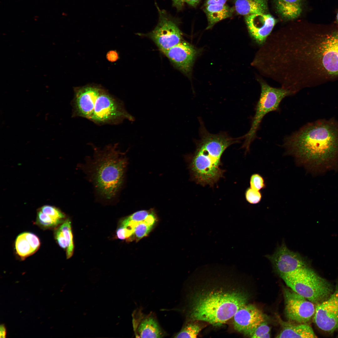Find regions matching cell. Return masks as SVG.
<instances>
[{
	"label": "cell",
	"instance_id": "1",
	"mask_svg": "<svg viewBox=\"0 0 338 338\" xmlns=\"http://www.w3.org/2000/svg\"><path fill=\"white\" fill-rule=\"evenodd\" d=\"M282 68L297 90L338 78V30L283 40Z\"/></svg>",
	"mask_w": 338,
	"mask_h": 338
},
{
	"label": "cell",
	"instance_id": "2",
	"mask_svg": "<svg viewBox=\"0 0 338 338\" xmlns=\"http://www.w3.org/2000/svg\"><path fill=\"white\" fill-rule=\"evenodd\" d=\"M286 153L310 170L329 168L338 158V123L333 120L308 124L286 137Z\"/></svg>",
	"mask_w": 338,
	"mask_h": 338
},
{
	"label": "cell",
	"instance_id": "3",
	"mask_svg": "<svg viewBox=\"0 0 338 338\" xmlns=\"http://www.w3.org/2000/svg\"><path fill=\"white\" fill-rule=\"evenodd\" d=\"M199 139L195 141V151L190 167L193 179L203 186H213L223 177L224 171L220 167L221 156L230 146L243 139L233 138L224 132L213 134L199 120Z\"/></svg>",
	"mask_w": 338,
	"mask_h": 338
},
{
	"label": "cell",
	"instance_id": "4",
	"mask_svg": "<svg viewBox=\"0 0 338 338\" xmlns=\"http://www.w3.org/2000/svg\"><path fill=\"white\" fill-rule=\"evenodd\" d=\"M223 288H214L195 295L191 303L190 318L221 325L247 304V298L244 294Z\"/></svg>",
	"mask_w": 338,
	"mask_h": 338
},
{
	"label": "cell",
	"instance_id": "5",
	"mask_svg": "<svg viewBox=\"0 0 338 338\" xmlns=\"http://www.w3.org/2000/svg\"><path fill=\"white\" fill-rule=\"evenodd\" d=\"M94 148V159L91 168L93 180L100 194L111 199L122 184L126 160L118 149L117 144L108 145L102 150Z\"/></svg>",
	"mask_w": 338,
	"mask_h": 338
},
{
	"label": "cell",
	"instance_id": "6",
	"mask_svg": "<svg viewBox=\"0 0 338 338\" xmlns=\"http://www.w3.org/2000/svg\"><path fill=\"white\" fill-rule=\"evenodd\" d=\"M281 278L290 289L313 303L322 302L333 291L330 284L307 264Z\"/></svg>",
	"mask_w": 338,
	"mask_h": 338
},
{
	"label": "cell",
	"instance_id": "7",
	"mask_svg": "<svg viewBox=\"0 0 338 338\" xmlns=\"http://www.w3.org/2000/svg\"><path fill=\"white\" fill-rule=\"evenodd\" d=\"M258 81L261 86L260 96L250 129L243 136L244 141L242 147L245 150L246 152L249 151L250 145L256 138L257 132L264 116L270 112L278 110L282 100L293 95L286 89L274 88L263 80L259 79Z\"/></svg>",
	"mask_w": 338,
	"mask_h": 338
},
{
	"label": "cell",
	"instance_id": "8",
	"mask_svg": "<svg viewBox=\"0 0 338 338\" xmlns=\"http://www.w3.org/2000/svg\"><path fill=\"white\" fill-rule=\"evenodd\" d=\"M125 120H135L126 110L123 102L101 89L95 101L89 120L99 125H117Z\"/></svg>",
	"mask_w": 338,
	"mask_h": 338
},
{
	"label": "cell",
	"instance_id": "9",
	"mask_svg": "<svg viewBox=\"0 0 338 338\" xmlns=\"http://www.w3.org/2000/svg\"><path fill=\"white\" fill-rule=\"evenodd\" d=\"M158 10V23L147 35L163 53L182 41V34L175 22L165 12Z\"/></svg>",
	"mask_w": 338,
	"mask_h": 338
},
{
	"label": "cell",
	"instance_id": "10",
	"mask_svg": "<svg viewBox=\"0 0 338 338\" xmlns=\"http://www.w3.org/2000/svg\"><path fill=\"white\" fill-rule=\"evenodd\" d=\"M284 295L285 313L289 320L298 323H306L314 316L315 306L313 303L291 289H284Z\"/></svg>",
	"mask_w": 338,
	"mask_h": 338
},
{
	"label": "cell",
	"instance_id": "11",
	"mask_svg": "<svg viewBox=\"0 0 338 338\" xmlns=\"http://www.w3.org/2000/svg\"><path fill=\"white\" fill-rule=\"evenodd\" d=\"M314 320L323 330L333 332L338 329V284L327 298L317 304Z\"/></svg>",
	"mask_w": 338,
	"mask_h": 338
},
{
	"label": "cell",
	"instance_id": "12",
	"mask_svg": "<svg viewBox=\"0 0 338 338\" xmlns=\"http://www.w3.org/2000/svg\"><path fill=\"white\" fill-rule=\"evenodd\" d=\"M101 89L98 87L90 85L75 88L72 101L73 116L89 120Z\"/></svg>",
	"mask_w": 338,
	"mask_h": 338
},
{
	"label": "cell",
	"instance_id": "13",
	"mask_svg": "<svg viewBox=\"0 0 338 338\" xmlns=\"http://www.w3.org/2000/svg\"><path fill=\"white\" fill-rule=\"evenodd\" d=\"M233 317L235 330L248 336L255 328L265 321L263 312L252 304L244 305L238 310Z\"/></svg>",
	"mask_w": 338,
	"mask_h": 338
},
{
	"label": "cell",
	"instance_id": "14",
	"mask_svg": "<svg viewBox=\"0 0 338 338\" xmlns=\"http://www.w3.org/2000/svg\"><path fill=\"white\" fill-rule=\"evenodd\" d=\"M163 53L176 68L185 74H190L197 53L192 45L182 40Z\"/></svg>",
	"mask_w": 338,
	"mask_h": 338
},
{
	"label": "cell",
	"instance_id": "15",
	"mask_svg": "<svg viewBox=\"0 0 338 338\" xmlns=\"http://www.w3.org/2000/svg\"><path fill=\"white\" fill-rule=\"evenodd\" d=\"M245 21L250 35L260 44L265 43L276 23L272 15L266 13L245 16Z\"/></svg>",
	"mask_w": 338,
	"mask_h": 338
},
{
	"label": "cell",
	"instance_id": "16",
	"mask_svg": "<svg viewBox=\"0 0 338 338\" xmlns=\"http://www.w3.org/2000/svg\"><path fill=\"white\" fill-rule=\"evenodd\" d=\"M228 0H205L203 10L208 21L207 29L218 22L232 16L234 9L227 4Z\"/></svg>",
	"mask_w": 338,
	"mask_h": 338
},
{
	"label": "cell",
	"instance_id": "17",
	"mask_svg": "<svg viewBox=\"0 0 338 338\" xmlns=\"http://www.w3.org/2000/svg\"><path fill=\"white\" fill-rule=\"evenodd\" d=\"M65 218L58 208L45 205L38 210L35 223L44 229H55L65 221Z\"/></svg>",
	"mask_w": 338,
	"mask_h": 338
},
{
	"label": "cell",
	"instance_id": "18",
	"mask_svg": "<svg viewBox=\"0 0 338 338\" xmlns=\"http://www.w3.org/2000/svg\"><path fill=\"white\" fill-rule=\"evenodd\" d=\"M40 244V240L36 235L30 232H24L16 238L15 249L17 254L23 260L35 253Z\"/></svg>",
	"mask_w": 338,
	"mask_h": 338
},
{
	"label": "cell",
	"instance_id": "19",
	"mask_svg": "<svg viewBox=\"0 0 338 338\" xmlns=\"http://www.w3.org/2000/svg\"><path fill=\"white\" fill-rule=\"evenodd\" d=\"M54 238L60 247L65 250L67 259L73 255L74 244L71 223L67 219L55 229Z\"/></svg>",
	"mask_w": 338,
	"mask_h": 338
},
{
	"label": "cell",
	"instance_id": "20",
	"mask_svg": "<svg viewBox=\"0 0 338 338\" xmlns=\"http://www.w3.org/2000/svg\"><path fill=\"white\" fill-rule=\"evenodd\" d=\"M283 328L276 338L317 337L312 328L306 323H282Z\"/></svg>",
	"mask_w": 338,
	"mask_h": 338
},
{
	"label": "cell",
	"instance_id": "21",
	"mask_svg": "<svg viewBox=\"0 0 338 338\" xmlns=\"http://www.w3.org/2000/svg\"><path fill=\"white\" fill-rule=\"evenodd\" d=\"M234 9L241 15L266 13L268 10L267 0H235Z\"/></svg>",
	"mask_w": 338,
	"mask_h": 338
},
{
	"label": "cell",
	"instance_id": "22",
	"mask_svg": "<svg viewBox=\"0 0 338 338\" xmlns=\"http://www.w3.org/2000/svg\"><path fill=\"white\" fill-rule=\"evenodd\" d=\"M274 0L277 12L285 19H295L302 12V0Z\"/></svg>",
	"mask_w": 338,
	"mask_h": 338
},
{
	"label": "cell",
	"instance_id": "23",
	"mask_svg": "<svg viewBox=\"0 0 338 338\" xmlns=\"http://www.w3.org/2000/svg\"><path fill=\"white\" fill-rule=\"evenodd\" d=\"M139 337L141 338H161L163 333L155 319L147 316L143 319L137 327Z\"/></svg>",
	"mask_w": 338,
	"mask_h": 338
},
{
	"label": "cell",
	"instance_id": "24",
	"mask_svg": "<svg viewBox=\"0 0 338 338\" xmlns=\"http://www.w3.org/2000/svg\"><path fill=\"white\" fill-rule=\"evenodd\" d=\"M200 326L198 325L189 324L184 327L182 330L174 335L175 338H196L201 330Z\"/></svg>",
	"mask_w": 338,
	"mask_h": 338
},
{
	"label": "cell",
	"instance_id": "25",
	"mask_svg": "<svg viewBox=\"0 0 338 338\" xmlns=\"http://www.w3.org/2000/svg\"><path fill=\"white\" fill-rule=\"evenodd\" d=\"M135 222V224L133 229V238H134L137 241L147 236L153 227L147 224L145 220Z\"/></svg>",
	"mask_w": 338,
	"mask_h": 338
},
{
	"label": "cell",
	"instance_id": "26",
	"mask_svg": "<svg viewBox=\"0 0 338 338\" xmlns=\"http://www.w3.org/2000/svg\"><path fill=\"white\" fill-rule=\"evenodd\" d=\"M270 327L264 321L255 328L249 334L251 338H269L270 337Z\"/></svg>",
	"mask_w": 338,
	"mask_h": 338
},
{
	"label": "cell",
	"instance_id": "27",
	"mask_svg": "<svg viewBox=\"0 0 338 338\" xmlns=\"http://www.w3.org/2000/svg\"><path fill=\"white\" fill-rule=\"evenodd\" d=\"M250 187L259 191L266 187V184L263 177L259 174L255 173L251 176L250 180Z\"/></svg>",
	"mask_w": 338,
	"mask_h": 338
},
{
	"label": "cell",
	"instance_id": "28",
	"mask_svg": "<svg viewBox=\"0 0 338 338\" xmlns=\"http://www.w3.org/2000/svg\"><path fill=\"white\" fill-rule=\"evenodd\" d=\"M246 200L252 204L259 203L261 200L262 194L259 191L253 189L250 187L247 188L245 193Z\"/></svg>",
	"mask_w": 338,
	"mask_h": 338
},
{
	"label": "cell",
	"instance_id": "29",
	"mask_svg": "<svg viewBox=\"0 0 338 338\" xmlns=\"http://www.w3.org/2000/svg\"><path fill=\"white\" fill-rule=\"evenodd\" d=\"M151 210H142L136 212L124 219L129 221L140 222L144 221Z\"/></svg>",
	"mask_w": 338,
	"mask_h": 338
},
{
	"label": "cell",
	"instance_id": "30",
	"mask_svg": "<svg viewBox=\"0 0 338 338\" xmlns=\"http://www.w3.org/2000/svg\"><path fill=\"white\" fill-rule=\"evenodd\" d=\"M133 231L128 228L120 226L117 230L116 235L117 238L121 239H128L133 238Z\"/></svg>",
	"mask_w": 338,
	"mask_h": 338
},
{
	"label": "cell",
	"instance_id": "31",
	"mask_svg": "<svg viewBox=\"0 0 338 338\" xmlns=\"http://www.w3.org/2000/svg\"><path fill=\"white\" fill-rule=\"evenodd\" d=\"M173 4L178 9H180L185 3L195 7L199 3L200 0H172Z\"/></svg>",
	"mask_w": 338,
	"mask_h": 338
},
{
	"label": "cell",
	"instance_id": "32",
	"mask_svg": "<svg viewBox=\"0 0 338 338\" xmlns=\"http://www.w3.org/2000/svg\"><path fill=\"white\" fill-rule=\"evenodd\" d=\"M106 57L107 60L112 62L116 61L119 58L117 52L113 50L108 52L107 54Z\"/></svg>",
	"mask_w": 338,
	"mask_h": 338
},
{
	"label": "cell",
	"instance_id": "33",
	"mask_svg": "<svg viewBox=\"0 0 338 338\" xmlns=\"http://www.w3.org/2000/svg\"><path fill=\"white\" fill-rule=\"evenodd\" d=\"M0 337L4 338L6 335V330L4 325L2 324L0 325Z\"/></svg>",
	"mask_w": 338,
	"mask_h": 338
},
{
	"label": "cell",
	"instance_id": "34",
	"mask_svg": "<svg viewBox=\"0 0 338 338\" xmlns=\"http://www.w3.org/2000/svg\"><path fill=\"white\" fill-rule=\"evenodd\" d=\"M336 20H337V23H338V12L337 13V16H336Z\"/></svg>",
	"mask_w": 338,
	"mask_h": 338
}]
</instances>
